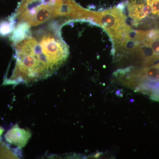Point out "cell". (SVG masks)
Wrapping results in <instances>:
<instances>
[{"label":"cell","instance_id":"6da1fadb","mask_svg":"<svg viewBox=\"0 0 159 159\" xmlns=\"http://www.w3.org/2000/svg\"><path fill=\"white\" fill-rule=\"evenodd\" d=\"M28 32L14 42L16 69L19 80L24 82L48 77L66 61L69 54L67 45L56 33H42L34 38L28 36Z\"/></svg>","mask_w":159,"mask_h":159},{"label":"cell","instance_id":"7a4b0ae2","mask_svg":"<svg viewBox=\"0 0 159 159\" xmlns=\"http://www.w3.org/2000/svg\"><path fill=\"white\" fill-rule=\"evenodd\" d=\"M116 74L121 84L159 100V62L147 66L128 67Z\"/></svg>","mask_w":159,"mask_h":159},{"label":"cell","instance_id":"3957f363","mask_svg":"<svg viewBox=\"0 0 159 159\" xmlns=\"http://www.w3.org/2000/svg\"><path fill=\"white\" fill-rule=\"evenodd\" d=\"M119 6L134 28L142 31L159 28V0H125Z\"/></svg>","mask_w":159,"mask_h":159},{"label":"cell","instance_id":"277c9868","mask_svg":"<svg viewBox=\"0 0 159 159\" xmlns=\"http://www.w3.org/2000/svg\"><path fill=\"white\" fill-rule=\"evenodd\" d=\"M15 129L13 132L14 140H12V142L20 148L25 147L31 138V133L28 130L19 127Z\"/></svg>","mask_w":159,"mask_h":159}]
</instances>
